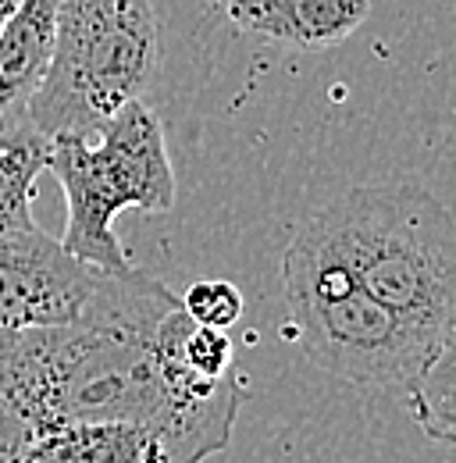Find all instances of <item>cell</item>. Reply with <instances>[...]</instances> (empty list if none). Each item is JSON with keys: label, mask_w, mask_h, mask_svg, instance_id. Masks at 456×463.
I'll list each match as a JSON object with an SVG mask.
<instances>
[{"label": "cell", "mask_w": 456, "mask_h": 463, "mask_svg": "<svg viewBox=\"0 0 456 463\" xmlns=\"http://www.w3.org/2000/svg\"><path fill=\"white\" fill-rule=\"evenodd\" d=\"M406 392L428 439L450 442L453 439V349L439 353Z\"/></svg>", "instance_id": "8fae6325"}, {"label": "cell", "mask_w": 456, "mask_h": 463, "mask_svg": "<svg viewBox=\"0 0 456 463\" xmlns=\"http://www.w3.org/2000/svg\"><path fill=\"white\" fill-rule=\"evenodd\" d=\"M285 303L303 353L360 389H410L428 364L453 349L364 289L321 232L303 222L282 257Z\"/></svg>", "instance_id": "3957f363"}, {"label": "cell", "mask_w": 456, "mask_h": 463, "mask_svg": "<svg viewBox=\"0 0 456 463\" xmlns=\"http://www.w3.org/2000/svg\"><path fill=\"white\" fill-rule=\"evenodd\" d=\"M61 0H18L0 33V146L36 136L29 104L51 64Z\"/></svg>", "instance_id": "52a82bcc"}, {"label": "cell", "mask_w": 456, "mask_h": 463, "mask_svg": "<svg viewBox=\"0 0 456 463\" xmlns=\"http://www.w3.org/2000/svg\"><path fill=\"white\" fill-rule=\"evenodd\" d=\"M349 275L410 325L456 335V225L417 182L353 185L336 207L307 218Z\"/></svg>", "instance_id": "7a4b0ae2"}, {"label": "cell", "mask_w": 456, "mask_h": 463, "mask_svg": "<svg viewBox=\"0 0 456 463\" xmlns=\"http://www.w3.org/2000/svg\"><path fill=\"white\" fill-rule=\"evenodd\" d=\"M214 4H225V0H214Z\"/></svg>", "instance_id": "5bb4252c"}, {"label": "cell", "mask_w": 456, "mask_h": 463, "mask_svg": "<svg viewBox=\"0 0 456 463\" xmlns=\"http://www.w3.org/2000/svg\"><path fill=\"white\" fill-rule=\"evenodd\" d=\"M14 4H18V0H0V33H4V22L11 18V11H14Z\"/></svg>", "instance_id": "4fadbf2b"}, {"label": "cell", "mask_w": 456, "mask_h": 463, "mask_svg": "<svg viewBox=\"0 0 456 463\" xmlns=\"http://www.w3.org/2000/svg\"><path fill=\"white\" fill-rule=\"evenodd\" d=\"M47 172L57 175L68 200V225L57 242L75 260L111 275L132 271L114 218L121 211L168 214L175 207L165 125L147 100L125 104L93 136H54Z\"/></svg>", "instance_id": "5b68a950"}, {"label": "cell", "mask_w": 456, "mask_h": 463, "mask_svg": "<svg viewBox=\"0 0 456 463\" xmlns=\"http://www.w3.org/2000/svg\"><path fill=\"white\" fill-rule=\"evenodd\" d=\"M178 299H182V310L196 325H207L218 332H228L242 317V292L235 282H225V279H204L189 286Z\"/></svg>", "instance_id": "7c38bea8"}, {"label": "cell", "mask_w": 456, "mask_h": 463, "mask_svg": "<svg viewBox=\"0 0 456 463\" xmlns=\"http://www.w3.org/2000/svg\"><path fill=\"white\" fill-rule=\"evenodd\" d=\"M43 172H47V139L29 136L0 146V239L36 225L33 196Z\"/></svg>", "instance_id": "30bf717a"}, {"label": "cell", "mask_w": 456, "mask_h": 463, "mask_svg": "<svg viewBox=\"0 0 456 463\" xmlns=\"http://www.w3.org/2000/svg\"><path fill=\"white\" fill-rule=\"evenodd\" d=\"M161 71L154 0H61L51 64L29 104L40 139L93 136L114 111L143 100Z\"/></svg>", "instance_id": "277c9868"}, {"label": "cell", "mask_w": 456, "mask_h": 463, "mask_svg": "<svg viewBox=\"0 0 456 463\" xmlns=\"http://www.w3.org/2000/svg\"><path fill=\"white\" fill-rule=\"evenodd\" d=\"M228 22L292 51H328L346 43L371 14V0H225Z\"/></svg>", "instance_id": "ba28073f"}, {"label": "cell", "mask_w": 456, "mask_h": 463, "mask_svg": "<svg viewBox=\"0 0 456 463\" xmlns=\"http://www.w3.org/2000/svg\"><path fill=\"white\" fill-rule=\"evenodd\" d=\"M7 463H168L139 424H64L25 442Z\"/></svg>", "instance_id": "9c48e42d"}, {"label": "cell", "mask_w": 456, "mask_h": 463, "mask_svg": "<svg viewBox=\"0 0 456 463\" xmlns=\"http://www.w3.org/2000/svg\"><path fill=\"white\" fill-rule=\"evenodd\" d=\"M154 335L68 325L0 339V463L64 424H139L168 463H196Z\"/></svg>", "instance_id": "6da1fadb"}, {"label": "cell", "mask_w": 456, "mask_h": 463, "mask_svg": "<svg viewBox=\"0 0 456 463\" xmlns=\"http://www.w3.org/2000/svg\"><path fill=\"white\" fill-rule=\"evenodd\" d=\"M111 271L75 260L40 225L0 239V339L93 325L111 289Z\"/></svg>", "instance_id": "8992f818"}]
</instances>
